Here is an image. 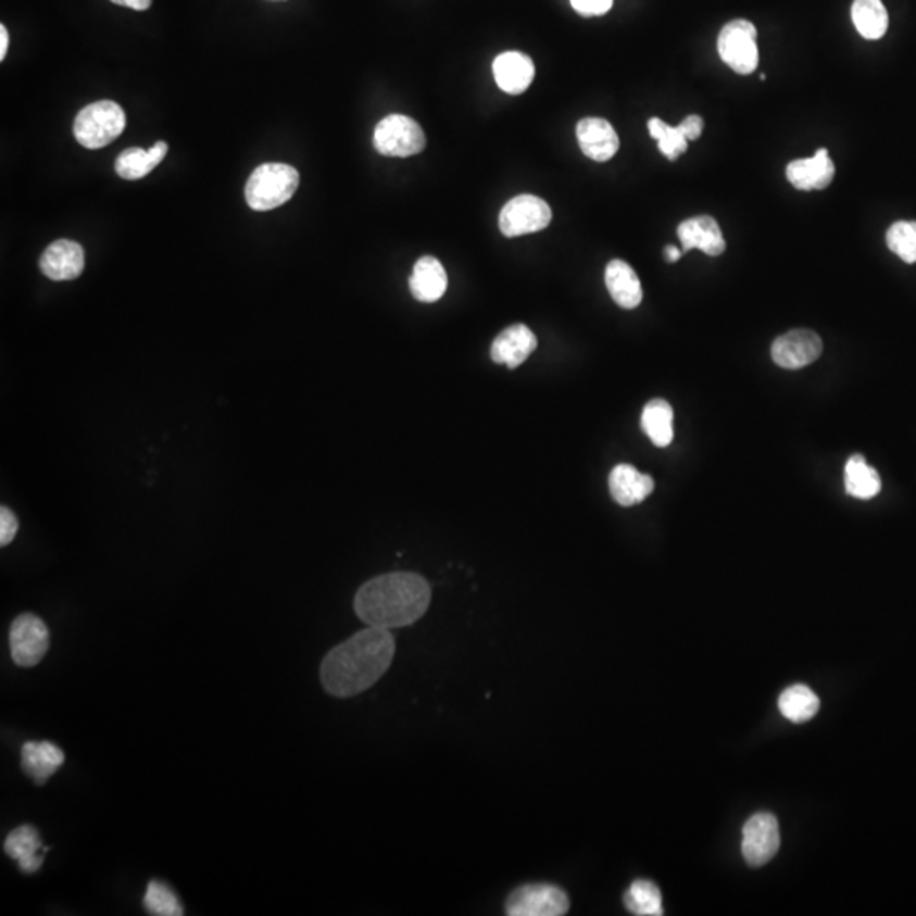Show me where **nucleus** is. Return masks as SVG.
I'll use <instances>...</instances> for the list:
<instances>
[{
    "instance_id": "nucleus-1",
    "label": "nucleus",
    "mask_w": 916,
    "mask_h": 916,
    "mask_svg": "<svg viewBox=\"0 0 916 916\" xmlns=\"http://www.w3.org/2000/svg\"><path fill=\"white\" fill-rule=\"evenodd\" d=\"M396 642L391 631L368 627L340 643L322 664V682L335 698L367 691L391 667Z\"/></svg>"
},
{
    "instance_id": "nucleus-2",
    "label": "nucleus",
    "mask_w": 916,
    "mask_h": 916,
    "mask_svg": "<svg viewBox=\"0 0 916 916\" xmlns=\"http://www.w3.org/2000/svg\"><path fill=\"white\" fill-rule=\"evenodd\" d=\"M431 603L426 579L413 573L384 574L365 582L355 595V613L368 627H410Z\"/></svg>"
},
{
    "instance_id": "nucleus-3",
    "label": "nucleus",
    "mask_w": 916,
    "mask_h": 916,
    "mask_svg": "<svg viewBox=\"0 0 916 916\" xmlns=\"http://www.w3.org/2000/svg\"><path fill=\"white\" fill-rule=\"evenodd\" d=\"M298 187L299 174L294 166L265 163L248 178L244 198L253 211H272L290 201Z\"/></svg>"
},
{
    "instance_id": "nucleus-4",
    "label": "nucleus",
    "mask_w": 916,
    "mask_h": 916,
    "mask_svg": "<svg viewBox=\"0 0 916 916\" xmlns=\"http://www.w3.org/2000/svg\"><path fill=\"white\" fill-rule=\"evenodd\" d=\"M126 128V114L113 101H99L81 109L75 117L74 136L81 147L99 150L113 143Z\"/></svg>"
},
{
    "instance_id": "nucleus-5",
    "label": "nucleus",
    "mask_w": 916,
    "mask_h": 916,
    "mask_svg": "<svg viewBox=\"0 0 916 916\" xmlns=\"http://www.w3.org/2000/svg\"><path fill=\"white\" fill-rule=\"evenodd\" d=\"M374 147L380 155L407 159L425 150V131L410 116L391 114L377 124L374 131Z\"/></svg>"
},
{
    "instance_id": "nucleus-6",
    "label": "nucleus",
    "mask_w": 916,
    "mask_h": 916,
    "mask_svg": "<svg viewBox=\"0 0 916 916\" xmlns=\"http://www.w3.org/2000/svg\"><path fill=\"white\" fill-rule=\"evenodd\" d=\"M719 59L740 75L755 72L758 65L757 29L746 20L725 24L718 36Z\"/></svg>"
},
{
    "instance_id": "nucleus-7",
    "label": "nucleus",
    "mask_w": 916,
    "mask_h": 916,
    "mask_svg": "<svg viewBox=\"0 0 916 916\" xmlns=\"http://www.w3.org/2000/svg\"><path fill=\"white\" fill-rule=\"evenodd\" d=\"M9 643L12 661L21 667H35L50 649V630L39 616L24 613L12 622Z\"/></svg>"
},
{
    "instance_id": "nucleus-8",
    "label": "nucleus",
    "mask_w": 916,
    "mask_h": 916,
    "mask_svg": "<svg viewBox=\"0 0 916 916\" xmlns=\"http://www.w3.org/2000/svg\"><path fill=\"white\" fill-rule=\"evenodd\" d=\"M552 223L550 205L537 196L523 193L511 199L499 214V228L507 238L541 231Z\"/></svg>"
},
{
    "instance_id": "nucleus-9",
    "label": "nucleus",
    "mask_w": 916,
    "mask_h": 916,
    "mask_svg": "<svg viewBox=\"0 0 916 916\" xmlns=\"http://www.w3.org/2000/svg\"><path fill=\"white\" fill-rule=\"evenodd\" d=\"M568 896L559 886L525 884L506 901L510 916H562L568 912Z\"/></svg>"
},
{
    "instance_id": "nucleus-10",
    "label": "nucleus",
    "mask_w": 916,
    "mask_h": 916,
    "mask_svg": "<svg viewBox=\"0 0 916 916\" xmlns=\"http://www.w3.org/2000/svg\"><path fill=\"white\" fill-rule=\"evenodd\" d=\"M781 833L776 816L770 813H757L743 825L742 854L746 863L754 867L764 866L779 851Z\"/></svg>"
},
{
    "instance_id": "nucleus-11",
    "label": "nucleus",
    "mask_w": 916,
    "mask_h": 916,
    "mask_svg": "<svg viewBox=\"0 0 916 916\" xmlns=\"http://www.w3.org/2000/svg\"><path fill=\"white\" fill-rule=\"evenodd\" d=\"M824 341L810 329H793L777 338L770 349L774 362L779 367L798 371L820 359Z\"/></svg>"
},
{
    "instance_id": "nucleus-12",
    "label": "nucleus",
    "mask_w": 916,
    "mask_h": 916,
    "mask_svg": "<svg viewBox=\"0 0 916 916\" xmlns=\"http://www.w3.org/2000/svg\"><path fill=\"white\" fill-rule=\"evenodd\" d=\"M86 267L84 248L72 240H57L45 250L39 259V268L54 283L74 280Z\"/></svg>"
},
{
    "instance_id": "nucleus-13",
    "label": "nucleus",
    "mask_w": 916,
    "mask_h": 916,
    "mask_svg": "<svg viewBox=\"0 0 916 916\" xmlns=\"http://www.w3.org/2000/svg\"><path fill=\"white\" fill-rule=\"evenodd\" d=\"M580 150L594 162H607L618 153L619 138L610 121L603 117H585L576 129Z\"/></svg>"
},
{
    "instance_id": "nucleus-14",
    "label": "nucleus",
    "mask_w": 916,
    "mask_h": 916,
    "mask_svg": "<svg viewBox=\"0 0 916 916\" xmlns=\"http://www.w3.org/2000/svg\"><path fill=\"white\" fill-rule=\"evenodd\" d=\"M535 332L526 325L510 326L499 332L491 344V359L494 364H504L510 368L519 367L537 350Z\"/></svg>"
},
{
    "instance_id": "nucleus-15",
    "label": "nucleus",
    "mask_w": 916,
    "mask_h": 916,
    "mask_svg": "<svg viewBox=\"0 0 916 916\" xmlns=\"http://www.w3.org/2000/svg\"><path fill=\"white\" fill-rule=\"evenodd\" d=\"M786 175L798 190H824L836 177V165L828 156L827 148H820L810 159L789 163Z\"/></svg>"
},
{
    "instance_id": "nucleus-16",
    "label": "nucleus",
    "mask_w": 916,
    "mask_h": 916,
    "mask_svg": "<svg viewBox=\"0 0 916 916\" xmlns=\"http://www.w3.org/2000/svg\"><path fill=\"white\" fill-rule=\"evenodd\" d=\"M677 236L681 240L682 252L701 250L710 256H719L725 252L724 233L712 216H697L686 219L677 228Z\"/></svg>"
},
{
    "instance_id": "nucleus-17",
    "label": "nucleus",
    "mask_w": 916,
    "mask_h": 916,
    "mask_svg": "<svg viewBox=\"0 0 916 916\" xmlns=\"http://www.w3.org/2000/svg\"><path fill=\"white\" fill-rule=\"evenodd\" d=\"M495 84L503 92L518 96L531 86L535 78L534 60L519 51H506L499 54L492 63Z\"/></svg>"
},
{
    "instance_id": "nucleus-18",
    "label": "nucleus",
    "mask_w": 916,
    "mask_h": 916,
    "mask_svg": "<svg viewBox=\"0 0 916 916\" xmlns=\"http://www.w3.org/2000/svg\"><path fill=\"white\" fill-rule=\"evenodd\" d=\"M652 477L638 472L633 465H616L610 474V492L619 506L640 504L654 492Z\"/></svg>"
},
{
    "instance_id": "nucleus-19",
    "label": "nucleus",
    "mask_w": 916,
    "mask_h": 916,
    "mask_svg": "<svg viewBox=\"0 0 916 916\" xmlns=\"http://www.w3.org/2000/svg\"><path fill=\"white\" fill-rule=\"evenodd\" d=\"M65 754L51 742H27L21 751V767L36 785L50 781L53 774L63 766Z\"/></svg>"
},
{
    "instance_id": "nucleus-20",
    "label": "nucleus",
    "mask_w": 916,
    "mask_h": 916,
    "mask_svg": "<svg viewBox=\"0 0 916 916\" xmlns=\"http://www.w3.org/2000/svg\"><path fill=\"white\" fill-rule=\"evenodd\" d=\"M604 283L613 301L623 310H635L642 302V284L627 262L611 260L604 272Z\"/></svg>"
},
{
    "instance_id": "nucleus-21",
    "label": "nucleus",
    "mask_w": 916,
    "mask_h": 916,
    "mask_svg": "<svg viewBox=\"0 0 916 916\" xmlns=\"http://www.w3.org/2000/svg\"><path fill=\"white\" fill-rule=\"evenodd\" d=\"M447 272L435 256H422L414 263L410 279L411 294L419 302H437L446 294Z\"/></svg>"
},
{
    "instance_id": "nucleus-22",
    "label": "nucleus",
    "mask_w": 916,
    "mask_h": 916,
    "mask_svg": "<svg viewBox=\"0 0 916 916\" xmlns=\"http://www.w3.org/2000/svg\"><path fill=\"white\" fill-rule=\"evenodd\" d=\"M41 839L38 830L32 825H23L12 830L4 842V851L12 858H16L20 869L26 874L36 873L43 864V855L39 854Z\"/></svg>"
},
{
    "instance_id": "nucleus-23",
    "label": "nucleus",
    "mask_w": 916,
    "mask_h": 916,
    "mask_svg": "<svg viewBox=\"0 0 916 916\" xmlns=\"http://www.w3.org/2000/svg\"><path fill=\"white\" fill-rule=\"evenodd\" d=\"M166 153H168V145L165 141H159L150 150H143V148L124 150L116 160L117 175L126 180H140L165 159Z\"/></svg>"
},
{
    "instance_id": "nucleus-24",
    "label": "nucleus",
    "mask_w": 916,
    "mask_h": 916,
    "mask_svg": "<svg viewBox=\"0 0 916 916\" xmlns=\"http://www.w3.org/2000/svg\"><path fill=\"white\" fill-rule=\"evenodd\" d=\"M642 429L655 447H669L674 440V411L669 402L654 399L642 413Z\"/></svg>"
},
{
    "instance_id": "nucleus-25",
    "label": "nucleus",
    "mask_w": 916,
    "mask_h": 916,
    "mask_svg": "<svg viewBox=\"0 0 916 916\" xmlns=\"http://www.w3.org/2000/svg\"><path fill=\"white\" fill-rule=\"evenodd\" d=\"M845 491L857 499H873L881 492V477L864 456L854 455L846 462Z\"/></svg>"
},
{
    "instance_id": "nucleus-26",
    "label": "nucleus",
    "mask_w": 916,
    "mask_h": 916,
    "mask_svg": "<svg viewBox=\"0 0 916 916\" xmlns=\"http://www.w3.org/2000/svg\"><path fill=\"white\" fill-rule=\"evenodd\" d=\"M852 21L858 35L866 39H881L888 32V11L881 0H854Z\"/></svg>"
},
{
    "instance_id": "nucleus-27",
    "label": "nucleus",
    "mask_w": 916,
    "mask_h": 916,
    "mask_svg": "<svg viewBox=\"0 0 916 916\" xmlns=\"http://www.w3.org/2000/svg\"><path fill=\"white\" fill-rule=\"evenodd\" d=\"M782 716L793 724L808 721L820 710V700L812 689L803 685L791 686L779 698Z\"/></svg>"
},
{
    "instance_id": "nucleus-28",
    "label": "nucleus",
    "mask_w": 916,
    "mask_h": 916,
    "mask_svg": "<svg viewBox=\"0 0 916 916\" xmlns=\"http://www.w3.org/2000/svg\"><path fill=\"white\" fill-rule=\"evenodd\" d=\"M623 901H625L628 912L633 913V915H664L661 890L655 882L647 881V879H638V881L631 882Z\"/></svg>"
},
{
    "instance_id": "nucleus-29",
    "label": "nucleus",
    "mask_w": 916,
    "mask_h": 916,
    "mask_svg": "<svg viewBox=\"0 0 916 916\" xmlns=\"http://www.w3.org/2000/svg\"><path fill=\"white\" fill-rule=\"evenodd\" d=\"M145 908L156 916L184 915V906L172 888L162 881H151L145 893Z\"/></svg>"
},
{
    "instance_id": "nucleus-30",
    "label": "nucleus",
    "mask_w": 916,
    "mask_h": 916,
    "mask_svg": "<svg viewBox=\"0 0 916 916\" xmlns=\"http://www.w3.org/2000/svg\"><path fill=\"white\" fill-rule=\"evenodd\" d=\"M649 133L652 138L658 141V150L670 162L679 159V155L688 150V140H686V136L682 135L679 126L673 128V126L658 120V117H652L649 121Z\"/></svg>"
},
{
    "instance_id": "nucleus-31",
    "label": "nucleus",
    "mask_w": 916,
    "mask_h": 916,
    "mask_svg": "<svg viewBox=\"0 0 916 916\" xmlns=\"http://www.w3.org/2000/svg\"><path fill=\"white\" fill-rule=\"evenodd\" d=\"M886 243L894 255L903 262L916 263V223L915 221H898L888 229Z\"/></svg>"
},
{
    "instance_id": "nucleus-32",
    "label": "nucleus",
    "mask_w": 916,
    "mask_h": 916,
    "mask_svg": "<svg viewBox=\"0 0 916 916\" xmlns=\"http://www.w3.org/2000/svg\"><path fill=\"white\" fill-rule=\"evenodd\" d=\"M20 522L8 506L0 507V545L5 547L16 538Z\"/></svg>"
},
{
    "instance_id": "nucleus-33",
    "label": "nucleus",
    "mask_w": 916,
    "mask_h": 916,
    "mask_svg": "<svg viewBox=\"0 0 916 916\" xmlns=\"http://www.w3.org/2000/svg\"><path fill=\"white\" fill-rule=\"evenodd\" d=\"M574 11L580 16L595 17L603 16L613 8V0H570Z\"/></svg>"
},
{
    "instance_id": "nucleus-34",
    "label": "nucleus",
    "mask_w": 916,
    "mask_h": 916,
    "mask_svg": "<svg viewBox=\"0 0 916 916\" xmlns=\"http://www.w3.org/2000/svg\"><path fill=\"white\" fill-rule=\"evenodd\" d=\"M704 123L700 116L697 114H691V116L686 117L681 124H679V129H681L682 135L686 136V140L694 141L700 138L701 133H703Z\"/></svg>"
},
{
    "instance_id": "nucleus-35",
    "label": "nucleus",
    "mask_w": 916,
    "mask_h": 916,
    "mask_svg": "<svg viewBox=\"0 0 916 916\" xmlns=\"http://www.w3.org/2000/svg\"><path fill=\"white\" fill-rule=\"evenodd\" d=\"M111 2L123 8L135 9V11H147L151 5V0H111Z\"/></svg>"
},
{
    "instance_id": "nucleus-36",
    "label": "nucleus",
    "mask_w": 916,
    "mask_h": 916,
    "mask_svg": "<svg viewBox=\"0 0 916 916\" xmlns=\"http://www.w3.org/2000/svg\"><path fill=\"white\" fill-rule=\"evenodd\" d=\"M9 48V33L5 26H0V60L5 59Z\"/></svg>"
},
{
    "instance_id": "nucleus-37",
    "label": "nucleus",
    "mask_w": 916,
    "mask_h": 916,
    "mask_svg": "<svg viewBox=\"0 0 916 916\" xmlns=\"http://www.w3.org/2000/svg\"><path fill=\"white\" fill-rule=\"evenodd\" d=\"M664 255L667 262L674 263L677 262V260L681 259L682 252L681 250H679V248L669 244V247L665 248Z\"/></svg>"
}]
</instances>
